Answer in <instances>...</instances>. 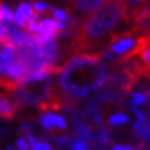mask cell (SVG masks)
I'll return each instance as SVG.
<instances>
[{"label":"cell","mask_w":150,"mask_h":150,"mask_svg":"<svg viewBox=\"0 0 150 150\" xmlns=\"http://www.w3.org/2000/svg\"><path fill=\"white\" fill-rule=\"evenodd\" d=\"M127 6L120 0H106L94 13L88 14L79 26L72 40V52L74 55L83 52H94L91 47L96 39L106 36L121 21L127 22Z\"/></svg>","instance_id":"6da1fadb"},{"label":"cell","mask_w":150,"mask_h":150,"mask_svg":"<svg viewBox=\"0 0 150 150\" xmlns=\"http://www.w3.org/2000/svg\"><path fill=\"white\" fill-rule=\"evenodd\" d=\"M64 21H55L52 18H43L39 22V29L35 36L40 43H47L51 40H57L61 35H64Z\"/></svg>","instance_id":"7a4b0ae2"},{"label":"cell","mask_w":150,"mask_h":150,"mask_svg":"<svg viewBox=\"0 0 150 150\" xmlns=\"http://www.w3.org/2000/svg\"><path fill=\"white\" fill-rule=\"evenodd\" d=\"M28 72H29L28 65L25 64V62H22L21 59L17 58L7 66L4 74H6V77H8V79H11V80H14V81L18 83L19 79H22Z\"/></svg>","instance_id":"3957f363"},{"label":"cell","mask_w":150,"mask_h":150,"mask_svg":"<svg viewBox=\"0 0 150 150\" xmlns=\"http://www.w3.org/2000/svg\"><path fill=\"white\" fill-rule=\"evenodd\" d=\"M106 0H69V3L74 10H77L79 13L88 15L98 10L100 6L103 4Z\"/></svg>","instance_id":"277c9868"},{"label":"cell","mask_w":150,"mask_h":150,"mask_svg":"<svg viewBox=\"0 0 150 150\" xmlns=\"http://www.w3.org/2000/svg\"><path fill=\"white\" fill-rule=\"evenodd\" d=\"M35 10H33L32 4L29 3H22V4L18 6V8L15 10V13L13 15V23L17 25L19 28H23L25 22H26L29 18H32L35 15Z\"/></svg>","instance_id":"5b68a950"},{"label":"cell","mask_w":150,"mask_h":150,"mask_svg":"<svg viewBox=\"0 0 150 150\" xmlns=\"http://www.w3.org/2000/svg\"><path fill=\"white\" fill-rule=\"evenodd\" d=\"M17 106L14 105V102H10L7 98L4 96H0V118H4V120H11L15 116L17 112Z\"/></svg>","instance_id":"8992f818"},{"label":"cell","mask_w":150,"mask_h":150,"mask_svg":"<svg viewBox=\"0 0 150 150\" xmlns=\"http://www.w3.org/2000/svg\"><path fill=\"white\" fill-rule=\"evenodd\" d=\"M55 117H57V114L54 112H46V113H43L40 118V123L41 125L46 128V129H54L55 128Z\"/></svg>","instance_id":"52a82bcc"},{"label":"cell","mask_w":150,"mask_h":150,"mask_svg":"<svg viewBox=\"0 0 150 150\" xmlns=\"http://www.w3.org/2000/svg\"><path fill=\"white\" fill-rule=\"evenodd\" d=\"M120 1H123L124 4L127 6L128 17H129V14H131L132 11L141 8V7H145V6H147V3H149V0H120ZM127 22H128V18H127Z\"/></svg>","instance_id":"ba28073f"},{"label":"cell","mask_w":150,"mask_h":150,"mask_svg":"<svg viewBox=\"0 0 150 150\" xmlns=\"http://www.w3.org/2000/svg\"><path fill=\"white\" fill-rule=\"evenodd\" d=\"M135 137L141 138V139H146V141H150V121H145L141 127L135 128Z\"/></svg>","instance_id":"9c48e42d"},{"label":"cell","mask_w":150,"mask_h":150,"mask_svg":"<svg viewBox=\"0 0 150 150\" xmlns=\"http://www.w3.org/2000/svg\"><path fill=\"white\" fill-rule=\"evenodd\" d=\"M150 96V91H137L132 94V103L134 106H139L146 102V99Z\"/></svg>","instance_id":"30bf717a"},{"label":"cell","mask_w":150,"mask_h":150,"mask_svg":"<svg viewBox=\"0 0 150 150\" xmlns=\"http://www.w3.org/2000/svg\"><path fill=\"white\" fill-rule=\"evenodd\" d=\"M13 11L0 1V22H11L13 21Z\"/></svg>","instance_id":"8fae6325"},{"label":"cell","mask_w":150,"mask_h":150,"mask_svg":"<svg viewBox=\"0 0 150 150\" xmlns=\"http://www.w3.org/2000/svg\"><path fill=\"white\" fill-rule=\"evenodd\" d=\"M109 124L110 125H121V124H127L128 123V116L124 113H116L113 116L109 117Z\"/></svg>","instance_id":"7c38bea8"},{"label":"cell","mask_w":150,"mask_h":150,"mask_svg":"<svg viewBox=\"0 0 150 150\" xmlns=\"http://www.w3.org/2000/svg\"><path fill=\"white\" fill-rule=\"evenodd\" d=\"M66 127H68V123L65 121V118L57 114V117H55V129L64 131V129H66Z\"/></svg>","instance_id":"4fadbf2b"},{"label":"cell","mask_w":150,"mask_h":150,"mask_svg":"<svg viewBox=\"0 0 150 150\" xmlns=\"http://www.w3.org/2000/svg\"><path fill=\"white\" fill-rule=\"evenodd\" d=\"M7 40H8V36H7V28H6V23L0 22V43H1V46L6 44Z\"/></svg>","instance_id":"5bb4252c"},{"label":"cell","mask_w":150,"mask_h":150,"mask_svg":"<svg viewBox=\"0 0 150 150\" xmlns=\"http://www.w3.org/2000/svg\"><path fill=\"white\" fill-rule=\"evenodd\" d=\"M52 15H54L55 21H65V19H68V17H69L68 13L64 11V10H54Z\"/></svg>","instance_id":"9a60e30c"},{"label":"cell","mask_w":150,"mask_h":150,"mask_svg":"<svg viewBox=\"0 0 150 150\" xmlns=\"http://www.w3.org/2000/svg\"><path fill=\"white\" fill-rule=\"evenodd\" d=\"M73 150H88V146L83 139H79V141H74L72 145Z\"/></svg>","instance_id":"2e32d148"},{"label":"cell","mask_w":150,"mask_h":150,"mask_svg":"<svg viewBox=\"0 0 150 150\" xmlns=\"http://www.w3.org/2000/svg\"><path fill=\"white\" fill-rule=\"evenodd\" d=\"M15 145H17V147H18L19 150H29L30 149V146L28 145L25 139H18V141L15 142Z\"/></svg>","instance_id":"e0dca14e"},{"label":"cell","mask_w":150,"mask_h":150,"mask_svg":"<svg viewBox=\"0 0 150 150\" xmlns=\"http://www.w3.org/2000/svg\"><path fill=\"white\" fill-rule=\"evenodd\" d=\"M25 141H26V143H28L29 146H32L33 143L36 142V138L33 137L32 134H26V135H25Z\"/></svg>","instance_id":"ac0fdd59"},{"label":"cell","mask_w":150,"mask_h":150,"mask_svg":"<svg viewBox=\"0 0 150 150\" xmlns=\"http://www.w3.org/2000/svg\"><path fill=\"white\" fill-rule=\"evenodd\" d=\"M112 150H134V147L125 146V145H114L113 147H112Z\"/></svg>","instance_id":"d6986e66"},{"label":"cell","mask_w":150,"mask_h":150,"mask_svg":"<svg viewBox=\"0 0 150 150\" xmlns=\"http://www.w3.org/2000/svg\"><path fill=\"white\" fill-rule=\"evenodd\" d=\"M30 149L32 150H43V145H41V142H35L32 146H30Z\"/></svg>","instance_id":"ffe728a7"},{"label":"cell","mask_w":150,"mask_h":150,"mask_svg":"<svg viewBox=\"0 0 150 150\" xmlns=\"http://www.w3.org/2000/svg\"><path fill=\"white\" fill-rule=\"evenodd\" d=\"M41 145H43V150H52V147H51L48 142H41Z\"/></svg>","instance_id":"44dd1931"},{"label":"cell","mask_w":150,"mask_h":150,"mask_svg":"<svg viewBox=\"0 0 150 150\" xmlns=\"http://www.w3.org/2000/svg\"><path fill=\"white\" fill-rule=\"evenodd\" d=\"M0 47H1V43H0Z\"/></svg>","instance_id":"7402d4cb"},{"label":"cell","mask_w":150,"mask_h":150,"mask_svg":"<svg viewBox=\"0 0 150 150\" xmlns=\"http://www.w3.org/2000/svg\"><path fill=\"white\" fill-rule=\"evenodd\" d=\"M88 150H90V149H88Z\"/></svg>","instance_id":"603a6c76"}]
</instances>
